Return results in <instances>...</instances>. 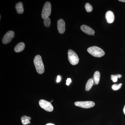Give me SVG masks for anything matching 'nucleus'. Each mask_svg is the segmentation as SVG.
Segmentation results:
<instances>
[{"instance_id":"f257e3e1","label":"nucleus","mask_w":125,"mask_h":125,"mask_svg":"<svg viewBox=\"0 0 125 125\" xmlns=\"http://www.w3.org/2000/svg\"><path fill=\"white\" fill-rule=\"evenodd\" d=\"M34 63L37 73L39 74L43 73L45 72V67L41 56L37 55L35 57Z\"/></svg>"},{"instance_id":"f03ea898","label":"nucleus","mask_w":125,"mask_h":125,"mask_svg":"<svg viewBox=\"0 0 125 125\" xmlns=\"http://www.w3.org/2000/svg\"><path fill=\"white\" fill-rule=\"evenodd\" d=\"M88 52L94 57H101L105 55V52L102 49L97 46H93L87 49Z\"/></svg>"},{"instance_id":"7ed1b4c3","label":"nucleus","mask_w":125,"mask_h":125,"mask_svg":"<svg viewBox=\"0 0 125 125\" xmlns=\"http://www.w3.org/2000/svg\"><path fill=\"white\" fill-rule=\"evenodd\" d=\"M68 58L70 64L73 65H75L79 63V59L78 55L71 49L68 51Z\"/></svg>"},{"instance_id":"20e7f679","label":"nucleus","mask_w":125,"mask_h":125,"mask_svg":"<svg viewBox=\"0 0 125 125\" xmlns=\"http://www.w3.org/2000/svg\"><path fill=\"white\" fill-rule=\"evenodd\" d=\"M51 5L49 1L46 2L44 5L43 8L42 13V18L43 19H45L49 18L51 13Z\"/></svg>"},{"instance_id":"39448f33","label":"nucleus","mask_w":125,"mask_h":125,"mask_svg":"<svg viewBox=\"0 0 125 125\" xmlns=\"http://www.w3.org/2000/svg\"><path fill=\"white\" fill-rule=\"evenodd\" d=\"M39 105L42 108L46 111L52 112L53 111L54 108L51 103L46 100L41 99L39 102Z\"/></svg>"},{"instance_id":"423d86ee","label":"nucleus","mask_w":125,"mask_h":125,"mask_svg":"<svg viewBox=\"0 0 125 125\" xmlns=\"http://www.w3.org/2000/svg\"><path fill=\"white\" fill-rule=\"evenodd\" d=\"M74 105L77 106L84 108H89L93 107L95 103L92 101H83V102H76Z\"/></svg>"},{"instance_id":"0eeeda50","label":"nucleus","mask_w":125,"mask_h":125,"mask_svg":"<svg viewBox=\"0 0 125 125\" xmlns=\"http://www.w3.org/2000/svg\"><path fill=\"white\" fill-rule=\"evenodd\" d=\"M14 37L15 33L13 31H8L3 37L2 39V42L4 44H8L11 42Z\"/></svg>"},{"instance_id":"6e6552de","label":"nucleus","mask_w":125,"mask_h":125,"mask_svg":"<svg viewBox=\"0 0 125 125\" xmlns=\"http://www.w3.org/2000/svg\"><path fill=\"white\" fill-rule=\"evenodd\" d=\"M57 28L59 33L63 34L65 30V23L64 20L60 19L57 21Z\"/></svg>"},{"instance_id":"1a4fd4ad","label":"nucleus","mask_w":125,"mask_h":125,"mask_svg":"<svg viewBox=\"0 0 125 125\" xmlns=\"http://www.w3.org/2000/svg\"><path fill=\"white\" fill-rule=\"evenodd\" d=\"M80 28L81 29L83 32L88 35H93L95 33V32L93 29L85 25H81Z\"/></svg>"},{"instance_id":"9d476101","label":"nucleus","mask_w":125,"mask_h":125,"mask_svg":"<svg viewBox=\"0 0 125 125\" xmlns=\"http://www.w3.org/2000/svg\"><path fill=\"white\" fill-rule=\"evenodd\" d=\"M105 17L108 23H112L114 22V15L112 11L110 10L107 11L105 15Z\"/></svg>"},{"instance_id":"9b49d317","label":"nucleus","mask_w":125,"mask_h":125,"mask_svg":"<svg viewBox=\"0 0 125 125\" xmlns=\"http://www.w3.org/2000/svg\"><path fill=\"white\" fill-rule=\"evenodd\" d=\"M25 45L23 42H21L18 43L14 48L15 51L16 52H20L24 49Z\"/></svg>"},{"instance_id":"f8f14e48","label":"nucleus","mask_w":125,"mask_h":125,"mask_svg":"<svg viewBox=\"0 0 125 125\" xmlns=\"http://www.w3.org/2000/svg\"><path fill=\"white\" fill-rule=\"evenodd\" d=\"M15 8L16 9V11L18 14H22L24 11L23 3L22 2H19L18 4H16Z\"/></svg>"},{"instance_id":"ddd939ff","label":"nucleus","mask_w":125,"mask_h":125,"mask_svg":"<svg viewBox=\"0 0 125 125\" xmlns=\"http://www.w3.org/2000/svg\"><path fill=\"white\" fill-rule=\"evenodd\" d=\"M94 81L92 79H90L87 81L85 85V90L86 91H89L92 88V86L94 84Z\"/></svg>"},{"instance_id":"4468645a","label":"nucleus","mask_w":125,"mask_h":125,"mask_svg":"<svg viewBox=\"0 0 125 125\" xmlns=\"http://www.w3.org/2000/svg\"><path fill=\"white\" fill-rule=\"evenodd\" d=\"M100 73L99 72L97 71L94 72V84H98L100 81Z\"/></svg>"},{"instance_id":"2eb2a0df","label":"nucleus","mask_w":125,"mask_h":125,"mask_svg":"<svg viewBox=\"0 0 125 125\" xmlns=\"http://www.w3.org/2000/svg\"><path fill=\"white\" fill-rule=\"evenodd\" d=\"M31 118L30 117L24 115L21 117V122L23 125H28L30 123V120Z\"/></svg>"},{"instance_id":"dca6fc26","label":"nucleus","mask_w":125,"mask_h":125,"mask_svg":"<svg viewBox=\"0 0 125 125\" xmlns=\"http://www.w3.org/2000/svg\"><path fill=\"white\" fill-rule=\"evenodd\" d=\"M122 76V75L120 74H117L115 75H111V79L114 83H116L117 81L118 78H121Z\"/></svg>"},{"instance_id":"f3484780","label":"nucleus","mask_w":125,"mask_h":125,"mask_svg":"<svg viewBox=\"0 0 125 125\" xmlns=\"http://www.w3.org/2000/svg\"><path fill=\"white\" fill-rule=\"evenodd\" d=\"M44 24L45 27L49 28L51 25V20L49 18H47L44 20Z\"/></svg>"},{"instance_id":"a211bd4d","label":"nucleus","mask_w":125,"mask_h":125,"mask_svg":"<svg viewBox=\"0 0 125 125\" xmlns=\"http://www.w3.org/2000/svg\"><path fill=\"white\" fill-rule=\"evenodd\" d=\"M85 7L87 12H90L93 10V7L89 3H86L85 5Z\"/></svg>"},{"instance_id":"6ab92c4d","label":"nucleus","mask_w":125,"mask_h":125,"mask_svg":"<svg viewBox=\"0 0 125 125\" xmlns=\"http://www.w3.org/2000/svg\"><path fill=\"white\" fill-rule=\"evenodd\" d=\"M122 86V83H120L119 84H114L112 85V88L113 90H117L120 89Z\"/></svg>"},{"instance_id":"aec40b11","label":"nucleus","mask_w":125,"mask_h":125,"mask_svg":"<svg viewBox=\"0 0 125 125\" xmlns=\"http://www.w3.org/2000/svg\"><path fill=\"white\" fill-rule=\"evenodd\" d=\"M71 78H68L66 80V84L67 85H70V83H71Z\"/></svg>"},{"instance_id":"412c9836","label":"nucleus","mask_w":125,"mask_h":125,"mask_svg":"<svg viewBox=\"0 0 125 125\" xmlns=\"http://www.w3.org/2000/svg\"><path fill=\"white\" fill-rule=\"evenodd\" d=\"M61 76H59V75H58L57 77V83H59L60 81H61Z\"/></svg>"},{"instance_id":"4be33fe9","label":"nucleus","mask_w":125,"mask_h":125,"mask_svg":"<svg viewBox=\"0 0 125 125\" xmlns=\"http://www.w3.org/2000/svg\"><path fill=\"white\" fill-rule=\"evenodd\" d=\"M54 125V124H52V123H48V124H47V125Z\"/></svg>"},{"instance_id":"5701e85b","label":"nucleus","mask_w":125,"mask_h":125,"mask_svg":"<svg viewBox=\"0 0 125 125\" xmlns=\"http://www.w3.org/2000/svg\"><path fill=\"white\" fill-rule=\"evenodd\" d=\"M123 112H124V114H125V105L124 107V108H123Z\"/></svg>"},{"instance_id":"b1692460","label":"nucleus","mask_w":125,"mask_h":125,"mask_svg":"<svg viewBox=\"0 0 125 125\" xmlns=\"http://www.w3.org/2000/svg\"><path fill=\"white\" fill-rule=\"evenodd\" d=\"M119 1L122 2H125V0H119Z\"/></svg>"}]
</instances>
